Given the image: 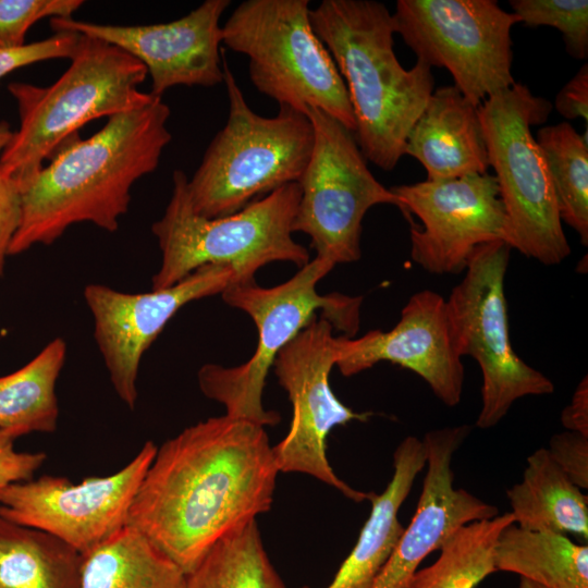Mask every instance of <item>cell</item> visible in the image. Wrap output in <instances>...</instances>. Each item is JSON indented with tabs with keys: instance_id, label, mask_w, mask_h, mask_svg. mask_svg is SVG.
<instances>
[{
	"instance_id": "obj_1",
	"label": "cell",
	"mask_w": 588,
	"mask_h": 588,
	"mask_svg": "<svg viewBox=\"0 0 588 588\" xmlns=\"http://www.w3.org/2000/svg\"><path fill=\"white\" fill-rule=\"evenodd\" d=\"M278 474L264 426L210 417L157 448L127 524L189 574L219 539L270 510Z\"/></svg>"
},
{
	"instance_id": "obj_2",
	"label": "cell",
	"mask_w": 588,
	"mask_h": 588,
	"mask_svg": "<svg viewBox=\"0 0 588 588\" xmlns=\"http://www.w3.org/2000/svg\"><path fill=\"white\" fill-rule=\"evenodd\" d=\"M169 118L168 105L155 97L109 118L89 138L75 137L62 147L47 167L20 184L21 221L9 256L50 245L76 223L117 231L133 184L156 170L172 138Z\"/></svg>"
},
{
	"instance_id": "obj_3",
	"label": "cell",
	"mask_w": 588,
	"mask_h": 588,
	"mask_svg": "<svg viewBox=\"0 0 588 588\" xmlns=\"http://www.w3.org/2000/svg\"><path fill=\"white\" fill-rule=\"evenodd\" d=\"M309 19L345 83L362 154L392 171L434 90L431 68L420 60L409 70L402 66L394 52L393 17L382 2L322 0Z\"/></svg>"
},
{
	"instance_id": "obj_4",
	"label": "cell",
	"mask_w": 588,
	"mask_h": 588,
	"mask_svg": "<svg viewBox=\"0 0 588 588\" xmlns=\"http://www.w3.org/2000/svg\"><path fill=\"white\" fill-rule=\"evenodd\" d=\"M68 70L51 85L13 82L20 125L0 155V172L19 184L77 137L86 123L139 108L156 96L139 90L148 72L136 58L101 39L82 35Z\"/></svg>"
},
{
	"instance_id": "obj_5",
	"label": "cell",
	"mask_w": 588,
	"mask_h": 588,
	"mask_svg": "<svg viewBox=\"0 0 588 588\" xmlns=\"http://www.w3.org/2000/svg\"><path fill=\"white\" fill-rule=\"evenodd\" d=\"M172 182L164 213L151 225L161 250L151 290L170 287L208 265L229 266L236 283H248L270 262L287 261L299 268L309 262L308 250L292 237L301 198L297 182L253 200L233 215L212 219L193 210L182 170L173 172Z\"/></svg>"
},
{
	"instance_id": "obj_6",
	"label": "cell",
	"mask_w": 588,
	"mask_h": 588,
	"mask_svg": "<svg viewBox=\"0 0 588 588\" xmlns=\"http://www.w3.org/2000/svg\"><path fill=\"white\" fill-rule=\"evenodd\" d=\"M333 267L331 261L315 257L277 286L262 287L255 281L234 283L221 293L228 305L254 320L258 331L256 351L246 363L235 367L205 364L197 372L200 391L222 404L225 415L264 427L280 421L277 412L262 405L267 375L280 351L318 316L317 311L345 336L353 338L358 331L360 296L320 295L316 290Z\"/></svg>"
},
{
	"instance_id": "obj_7",
	"label": "cell",
	"mask_w": 588,
	"mask_h": 588,
	"mask_svg": "<svg viewBox=\"0 0 588 588\" xmlns=\"http://www.w3.org/2000/svg\"><path fill=\"white\" fill-rule=\"evenodd\" d=\"M222 68L228 121L187 179L193 210L209 219L233 215L257 196L298 182L314 147V127L305 113L280 107L274 117L257 114L225 59Z\"/></svg>"
},
{
	"instance_id": "obj_8",
	"label": "cell",
	"mask_w": 588,
	"mask_h": 588,
	"mask_svg": "<svg viewBox=\"0 0 588 588\" xmlns=\"http://www.w3.org/2000/svg\"><path fill=\"white\" fill-rule=\"evenodd\" d=\"M309 12L308 0L243 1L222 26V44L248 58L253 85L279 107L320 109L354 133L345 83Z\"/></svg>"
},
{
	"instance_id": "obj_9",
	"label": "cell",
	"mask_w": 588,
	"mask_h": 588,
	"mask_svg": "<svg viewBox=\"0 0 588 588\" xmlns=\"http://www.w3.org/2000/svg\"><path fill=\"white\" fill-rule=\"evenodd\" d=\"M551 111L550 101L520 83L478 107L489 166L509 221V244L546 266L559 265L571 254L551 179L531 134Z\"/></svg>"
},
{
	"instance_id": "obj_10",
	"label": "cell",
	"mask_w": 588,
	"mask_h": 588,
	"mask_svg": "<svg viewBox=\"0 0 588 588\" xmlns=\"http://www.w3.org/2000/svg\"><path fill=\"white\" fill-rule=\"evenodd\" d=\"M511 249L504 241L478 246L446 299L455 350L473 357L482 372L476 420L481 429L498 425L518 399L554 391L552 381L519 358L510 341L504 281Z\"/></svg>"
},
{
	"instance_id": "obj_11",
	"label": "cell",
	"mask_w": 588,
	"mask_h": 588,
	"mask_svg": "<svg viewBox=\"0 0 588 588\" xmlns=\"http://www.w3.org/2000/svg\"><path fill=\"white\" fill-rule=\"evenodd\" d=\"M395 34L430 68L446 69L474 105L510 88L511 30L519 22L494 0H399Z\"/></svg>"
},
{
	"instance_id": "obj_12",
	"label": "cell",
	"mask_w": 588,
	"mask_h": 588,
	"mask_svg": "<svg viewBox=\"0 0 588 588\" xmlns=\"http://www.w3.org/2000/svg\"><path fill=\"white\" fill-rule=\"evenodd\" d=\"M305 113L314 127V147L297 182L301 198L292 230L310 237L316 257L334 266L356 261L366 212L380 204L403 207L372 175L351 131L320 109Z\"/></svg>"
},
{
	"instance_id": "obj_13",
	"label": "cell",
	"mask_w": 588,
	"mask_h": 588,
	"mask_svg": "<svg viewBox=\"0 0 588 588\" xmlns=\"http://www.w3.org/2000/svg\"><path fill=\"white\" fill-rule=\"evenodd\" d=\"M332 324L317 316L277 355L273 370L292 404L286 436L272 446L279 473H301L362 502L371 492L348 486L333 471L326 455L330 431L352 420L364 421L360 414L345 406L332 392L329 376L336 362Z\"/></svg>"
},
{
	"instance_id": "obj_14",
	"label": "cell",
	"mask_w": 588,
	"mask_h": 588,
	"mask_svg": "<svg viewBox=\"0 0 588 588\" xmlns=\"http://www.w3.org/2000/svg\"><path fill=\"white\" fill-rule=\"evenodd\" d=\"M156 452V444L147 441L119 471L78 483L45 475L9 485L0 490V517L48 532L85 553L127 524Z\"/></svg>"
},
{
	"instance_id": "obj_15",
	"label": "cell",
	"mask_w": 588,
	"mask_h": 588,
	"mask_svg": "<svg viewBox=\"0 0 588 588\" xmlns=\"http://www.w3.org/2000/svg\"><path fill=\"white\" fill-rule=\"evenodd\" d=\"M411 228V257L433 274L465 271L474 250L486 243L509 244V221L494 175L468 174L448 181H422L390 188ZM510 245V244H509Z\"/></svg>"
},
{
	"instance_id": "obj_16",
	"label": "cell",
	"mask_w": 588,
	"mask_h": 588,
	"mask_svg": "<svg viewBox=\"0 0 588 588\" xmlns=\"http://www.w3.org/2000/svg\"><path fill=\"white\" fill-rule=\"evenodd\" d=\"M236 283L229 266L208 265L176 284L146 293H125L90 283L83 296L94 320V338L119 399L134 409L137 376L145 352L186 304L221 294Z\"/></svg>"
},
{
	"instance_id": "obj_17",
	"label": "cell",
	"mask_w": 588,
	"mask_h": 588,
	"mask_svg": "<svg viewBox=\"0 0 588 588\" xmlns=\"http://www.w3.org/2000/svg\"><path fill=\"white\" fill-rule=\"evenodd\" d=\"M230 0H206L185 16L151 25L121 26L52 17L50 27L101 39L147 69L156 97L174 86L211 87L223 82L220 19Z\"/></svg>"
},
{
	"instance_id": "obj_18",
	"label": "cell",
	"mask_w": 588,
	"mask_h": 588,
	"mask_svg": "<svg viewBox=\"0 0 588 588\" xmlns=\"http://www.w3.org/2000/svg\"><path fill=\"white\" fill-rule=\"evenodd\" d=\"M335 366L345 377L390 362L421 377L443 404L453 407L461 401L464 366L454 346L446 299L437 292L413 294L390 331L335 336Z\"/></svg>"
},
{
	"instance_id": "obj_19",
	"label": "cell",
	"mask_w": 588,
	"mask_h": 588,
	"mask_svg": "<svg viewBox=\"0 0 588 588\" xmlns=\"http://www.w3.org/2000/svg\"><path fill=\"white\" fill-rule=\"evenodd\" d=\"M468 425L429 431L422 439L427 471L416 510L371 588H409L420 563L460 527L499 515L497 506L454 487V453Z\"/></svg>"
},
{
	"instance_id": "obj_20",
	"label": "cell",
	"mask_w": 588,
	"mask_h": 588,
	"mask_svg": "<svg viewBox=\"0 0 588 588\" xmlns=\"http://www.w3.org/2000/svg\"><path fill=\"white\" fill-rule=\"evenodd\" d=\"M405 155L422 164L427 181L488 173L478 106L455 85L433 90L408 134Z\"/></svg>"
},
{
	"instance_id": "obj_21",
	"label": "cell",
	"mask_w": 588,
	"mask_h": 588,
	"mask_svg": "<svg viewBox=\"0 0 588 588\" xmlns=\"http://www.w3.org/2000/svg\"><path fill=\"white\" fill-rule=\"evenodd\" d=\"M425 464L422 440L406 437L394 452V471L390 482L382 493H371L369 517L356 544L327 588H371L404 530L397 517L399 510Z\"/></svg>"
},
{
	"instance_id": "obj_22",
	"label": "cell",
	"mask_w": 588,
	"mask_h": 588,
	"mask_svg": "<svg viewBox=\"0 0 588 588\" xmlns=\"http://www.w3.org/2000/svg\"><path fill=\"white\" fill-rule=\"evenodd\" d=\"M506 494L518 527L588 538V499L556 465L548 449H538L528 456L522 481Z\"/></svg>"
},
{
	"instance_id": "obj_23",
	"label": "cell",
	"mask_w": 588,
	"mask_h": 588,
	"mask_svg": "<svg viewBox=\"0 0 588 588\" xmlns=\"http://www.w3.org/2000/svg\"><path fill=\"white\" fill-rule=\"evenodd\" d=\"M187 574L140 530L126 524L82 553L81 588H186Z\"/></svg>"
},
{
	"instance_id": "obj_24",
	"label": "cell",
	"mask_w": 588,
	"mask_h": 588,
	"mask_svg": "<svg viewBox=\"0 0 588 588\" xmlns=\"http://www.w3.org/2000/svg\"><path fill=\"white\" fill-rule=\"evenodd\" d=\"M495 567L546 588H588V547L559 532L509 525L498 539Z\"/></svg>"
},
{
	"instance_id": "obj_25",
	"label": "cell",
	"mask_w": 588,
	"mask_h": 588,
	"mask_svg": "<svg viewBox=\"0 0 588 588\" xmlns=\"http://www.w3.org/2000/svg\"><path fill=\"white\" fill-rule=\"evenodd\" d=\"M82 553L0 517V588H81Z\"/></svg>"
},
{
	"instance_id": "obj_26",
	"label": "cell",
	"mask_w": 588,
	"mask_h": 588,
	"mask_svg": "<svg viewBox=\"0 0 588 588\" xmlns=\"http://www.w3.org/2000/svg\"><path fill=\"white\" fill-rule=\"evenodd\" d=\"M66 350L65 341L54 338L23 367L0 377V429L56 431L60 413L56 385Z\"/></svg>"
},
{
	"instance_id": "obj_27",
	"label": "cell",
	"mask_w": 588,
	"mask_h": 588,
	"mask_svg": "<svg viewBox=\"0 0 588 588\" xmlns=\"http://www.w3.org/2000/svg\"><path fill=\"white\" fill-rule=\"evenodd\" d=\"M513 523L509 512L460 527L440 547L438 560L415 573L409 588H476L497 572L498 539Z\"/></svg>"
},
{
	"instance_id": "obj_28",
	"label": "cell",
	"mask_w": 588,
	"mask_h": 588,
	"mask_svg": "<svg viewBox=\"0 0 588 588\" xmlns=\"http://www.w3.org/2000/svg\"><path fill=\"white\" fill-rule=\"evenodd\" d=\"M186 588H287L272 565L256 519L219 539L187 574Z\"/></svg>"
},
{
	"instance_id": "obj_29",
	"label": "cell",
	"mask_w": 588,
	"mask_h": 588,
	"mask_svg": "<svg viewBox=\"0 0 588 588\" xmlns=\"http://www.w3.org/2000/svg\"><path fill=\"white\" fill-rule=\"evenodd\" d=\"M553 186L561 221L588 244V140L568 123L543 126L535 137Z\"/></svg>"
},
{
	"instance_id": "obj_30",
	"label": "cell",
	"mask_w": 588,
	"mask_h": 588,
	"mask_svg": "<svg viewBox=\"0 0 588 588\" xmlns=\"http://www.w3.org/2000/svg\"><path fill=\"white\" fill-rule=\"evenodd\" d=\"M510 5L526 26H551L563 36L565 50L576 60L588 57L587 0H511Z\"/></svg>"
},
{
	"instance_id": "obj_31",
	"label": "cell",
	"mask_w": 588,
	"mask_h": 588,
	"mask_svg": "<svg viewBox=\"0 0 588 588\" xmlns=\"http://www.w3.org/2000/svg\"><path fill=\"white\" fill-rule=\"evenodd\" d=\"M82 0H0V49L25 45L28 29L39 20L72 17Z\"/></svg>"
},
{
	"instance_id": "obj_32",
	"label": "cell",
	"mask_w": 588,
	"mask_h": 588,
	"mask_svg": "<svg viewBox=\"0 0 588 588\" xmlns=\"http://www.w3.org/2000/svg\"><path fill=\"white\" fill-rule=\"evenodd\" d=\"M81 34L73 32H57L52 36L25 44L13 49H0V79L16 69L36 62L68 58L76 52Z\"/></svg>"
},
{
	"instance_id": "obj_33",
	"label": "cell",
	"mask_w": 588,
	"mask_h": 588,
	"mask_svg": "<svg viewBox=\"0 0 588 588\" xmlns=\"http://www.w3.org/2000/svg\"><path fill=\"white\" fill-rule=\"evenodd\" d=\"M28 434L22 428L0 429V490L9 485L33 479L36 470L45 463L44 452H20L15 441Z\"/></svg>"
},
{
	"instance_id": "obj_34",
	"label": "cell",
	"mask_w": 588,
	"mask_h": 588,
	"mask_svg": "<svg viewBox=\"0 0 588 588\" xmlns=\"http://www.w3.org/2000/svg\"><path fill=\"white\" fill-rule=\"evenodd\" d=\"M552 460L579 489L588 488V437L575 431L552 436L548 449Z\"/></svg>"
},
{
	"instance_id": "obj_35",
	"label": "cell",
	"mask_w": 588,
	"mask_h": 588,
	"mask_svg": "<svg viewBox=\"0 0 588 588\" xmlns=\"http://www.w3.org/2000/svg\"><path fill=\"white\" fill-rule=\"evenodd\" d=\"M21 212L20 184L0 172V277L4 271L10 244L20 225Z\"/></svg>"
},
{
	"instance_id": "obj_36",
	"label": "cell",
	"mask_w": 588,
	"mask_h": 588,
	"mask_svg": "<svg viewBox=\"0 0 588 588\" xmlns=\"http://www.w3.org/2000/svg\"><path fill=\"white\" fill-rule=\"evenodd\" d=\"M556 111L568 120L583 119L588 125V64L578 72L556 94Z\"/></svg>"
},
{
	"instance_id": "obj_37",
	"label": "cell",
	"mask_w": 588,
	"mask_h": 588,
	"mask_svg": "<svg viewBox=\"0 0 588 588\" xmlns=\"http://www.w3.org/2000/svg\"><path fill=\"white\" fill-rule=\"evenodd\" d=\"M563 426L569 430L588 437V380L587 376L578 383L572 402L561 415Z\"/></svg>"
},
{
	"instance_id": "obj_38",
	"label": "cell",
	"mask_w": 588,
	"mask_h": 588,
	"mask_svg": "<svg viewBox=\"0 0 588 588\" xmlns=\"http://www.w3.org/2000/svg\"><path fill=\"white\" fill-rule=\"evenodd\" d=\"M13 131L5 121L0 122V155L11 140Z\"/></svg>"
},
{
	"instance_id": "obj_39",
	"label": "cell",
	"mask_w": 588,
	"mask_h": 588,
	"mask_svg": "<svg viewBox=\"0 0 588 588\" xmlns=\"http://www.w3.org/2000/svg\"><path fill=\"white\" fill-rule=\"evenodd\" d=\"M518 588H546L539 584H536L534 581H530L528 579L522 578L520 584Z\"/></svg>"
}]
</instances>
